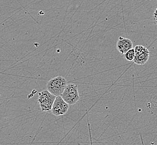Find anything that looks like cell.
Here are the masks:
<instances>
[{
	"mask_svg": "<svg viewBox=\"0 0 157 145\" xmlns=\"http://www.w3.org/2000/svg\"><path fill=\"white\" fill-rule=\"evenodd\" d=\"M67 79L62 76H58L50 79L47 83V90L52 94L60 96L67 85Z\"/></svg>",
	"mask_w": 157,
	"mask_h": 145,
	"instance_id": "cell-1",
	"label": "cell"
},
{
	"mask_svg": "<svg viewBox=\"0 0 157 145\" xmlns=\"http://www.w3.org/2000/svg\"><path fill=\"white\" fill-rule=\"evenodd\" d=\"M60 96L69 106L75 104L80 100L78 85L74 83L67 84Z\"/></svg>",
	"mask_w": 157,
	"mask_h": 145,
	"instance_id": "cell-2",
	"label": "cell"
},
{
	"mask_svg": "<svg viewBox=\"0 0 157 145\" xmlns=\"http://www.w3.org/2000/svg\"><path fill=\"white\" fill-rule=\"evenodd\" d=\"M56 96L50 93L48 90H44L39 93L38 103L42 112L51 111Z\"/></svg>",
	"mask_w": 157,
	"mask_h": 145,
	"instance_id": "cell-3",
	"label": "cell"
},
{
	"mask_svg": "<svg viewBox=\"0 0 157 145\" xmlns=\"http://www.w3.org/2000/svg\"><path fill=\"white\" fill-rule=\"evenodd\" d=\"M69 108V105L67 104L61 96H56L52 107L51 111L55 116H63L67 113Z\"/></svg>",
	"mask_w": 157,
	"mask_h": 145,
	"instance_id": "cell-4",
	"label": "cell"
},
{
	"mask_svg": "<svg viewBox=\"0 0 157 145\" xmlns=\"http://www.w3.org/2000/svg\"><path fill=\"white\" fill-rule=\"evenodd\" d=\"M132 48H133V44L131 40L121 36L119 37L117 42V49L121 54H124Z\"/></svg>",
	"mask_w": 157,
	"mask_h": 145,
	"instance_id": "cell-5",
	"label": "cell"
},
{
	"mask_svg": "<svg viewBox=\"0 0 157 145\" xmlns=\"http://www.w3.org/2000/svg\"><path fill=\"white\" fill-rule=\"evenodd\" d=\"M150 56V52L148 50L147 51L142 53L141 54L135 56L133 59V62L137 65H144L147 63Z\"/></svg>",
	"mask_w": 157,
	"mask_h": 145,
	"instance_id": "cell-6",
	"label": "cell"
},
{
	"mask_svg": "<svg viewBox=\"0 0 157 145\" xmlns=\"http://www.w3.org/2000/svg\"><path fill=\"white\" fill-rule=\"evenodd\" d=\"M134 50L135 52V56H137V55H139L146 51H147L148 49L144 46L142 45H136L134 48Z\"/></svg>",
	"mask_w": 157,
	"mask_h": 145,
	"instance_id": "cell-7",
	"label": "cell"
},
{
	"mask_svg": "<svg viewBox=\"0 0 157 145\" xmlns=\"http://www.w3.org/2000/svg\"><path fill=\"white\" fill-rule=\"evenodd\" d=\"M124 57L128 61H133L135 57V52L134 48L131 49L124 54Z\"/></svg>",
	"mask_w": 157,
	"mask_h": 145,
	"instance_id": "cell-8",
	"label": "cell"
},
{
	"mask_svg": "<svg viewBox=\"0 0 157 145\" xmlns=\"http://www.w3.org/2000/svg\"><path fill=\"white\" fill-rule=\"evenodd\" d=\"M156 11H157V10H155V12H154V20H155V24H156V19H157V16H156V15H157V13H156Z\"/></svg>",
	"mask_w": 157,
	"mask_h": 145,
	"instance_id": "cell-9",
	"label": "cell"
},
{
	"mask_svg": "<svg viewBox=\"0 0 157 145\" xmlns=\"http://www.w3.org/2000/svg\"></svg>",
	"mask_w": 157,
	"mask_h": 145,
	"instance_id": "cell-10",
	"label": "cell"
}]
</instances>
